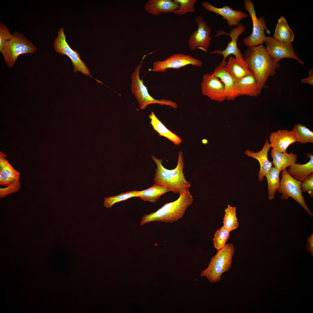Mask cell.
Returning <instances> with one entry per match:
<instances>
[{"instance_id": "cell-1", "label": "cell", "mask_w": 313, "mask_h": 313, "mask_svg": "<svg viewBox=\"0 0 313 313\" xmlns=\"http://www.w3.org/2000/svg\"><path fill=\"white\" fill-rule=\"evenodd\" d=\"M244 59L248 69L253 74L261 92L268 78L274 75L276 70L280 67L270 57L262 45L248 47L244 51Z\"/></svg>"}, {"instance_id": "cell-2", "label": "cell", "mask_w": 313, "mask_h": 313, "mask_svg": "<svg viewBox=\"0 0 313 313\" xmlns=\"http://www.w3.org/2000/svg\"><path fill=\"white\" fill-rule=\"evenodd\" d=\"M183 154L182 151H180L177 166L172 170L165 168L162 165V159H158L152 155V158L157 166L154 179L155 183L165 186L175 193L180 194L189 189L191 185L186 180L183 173L184 163Z\"/></svg>"}, {"instance_id": "cell-3", "label": "cell", "mask_w": 313, "mask_h": 313, "mask_svg": "<svg viewBox=\"0 0 313 313\" xmlns=\"http://www.w3.org/2000/svg\"><path fill=\"white\" fill-rule=\"evenodd\" d=\"M179 194V197L176 201L165 204L154 212L143 216L140 225L154 221L172 223L180 219L193 199L189 189L185 190Z\"/></svg>"}, {"instance_id": "cell-4", "label": "cell", "mask_w": 313, "mask_h": 313, "mask_svg": "<svg viewBox=\"0 0 313 313\" xmlns=\"http://www.w3.org/2000/svg\"><path fill=\"white\" fill-rule=\"evenodd\" d=\"M235 250L232 244H226L212 257L208 267L202 271L200 276L206 277L211 283L220 281L222 274L228 271L232 266Z\"/></svg>"}, {"instance_id": "cell-5", "label": "cell", "mask_w": 313, "mask_h": 313, "mask_svg": "<svg viewBox=\"0 0 313 313\" xmlns=\"http://www.w3.org/2000/svg\"><path fill=\"white\" fill-rule=\"evenodd\" d=\"M0 49L7 65L10 68L15 64L18 57L24 54L36 52L37 48L22 33L17 31Z\"/></svg>"}, {"instance_id": "cell-6", "label": "cell", "mask_w": 313, "mask_h": 313, "mask_svg": "<svg viewBox=\"0 0 313 313\" xmlns=\"http://www.w3.org/2000/svg\"><path fill=\"white\" fill-rule=\"evenodd\" d=\"M147 55L143 56L140 64L136 68L131 76L132 93L136 98L140 108L141 109H145L150 104L156 103L168 105L173 108H177V105L174 102L164 99L159 100L153 98L149 94L147 88L144 85L143 80L140 79V70L142 62Z\"/></svg>"}, {"instance_id": "cell-7", "label": "cell", "mask_w": 313, "mask_h": 313, "mask_svg": "<svg viewBox=\"0 0 313 313\" xmlns=\"http://www.w3.org/2000/svg\"><path fill=\"white\" fill-rule=\"evenodd\" d=\"M281 171L280 185L277 190L279 193L282 194L281 198L287 200L289 197H292L311 216H313V214L306 205L302 194L301 188V182L293 178L286 169Z\"/></svg>"}, {"instance_id": "cell-8", "label": "cell", "mask_w": 313, "mask_h": 313, "mask_svg": "<svg viewBox=\"0 0 313 313\" xmlns=\"http://www.w3.org/2000/svg\"><path fill=\"white\" fill-rule=\"evenodd\" d=\"M245 29L244 25L239 23L237 26L232 28L229 33H226L221 30L217 31L215 36L227 35L230 36L231 40L228 43L225 49L223 50H215L210 53L212 54H217L223 55V59L221 63H223L226 62L225 60L231 54L233 55L239 64L244 68L248 71H250L245 63L243 54L240 49L238 48L237 45L238 38L239 36L244 32Z\"/></svg>"}, {"instance_id": "cell-9", "label": "cell", "mask_w": 313, "mask_h": 313, "mask_svg": "<svg viewBox=\"0 0 313 313\" xmlns=\"http://www.w3.org/2000/svg\"><path fill=\"white\" fill-rule=\"evenodd\" d=\"M57 33L53 44L55 51L61 55L67 56L70 59L74 67V72L79 71L83 74L91 77L90 70L81 60L79 53L77 50L72 49L67 42L63 27L61 28Z\"/></svg>"}, {"instance_id": "cell-10", "label": "cell", "mask_w": 313, "mask_h": 313, "mask_svg": "<svg viewBox=\"0 0 313 313\" xmlns=\"http://www.w3.org/2000/svg\"><path fill=\"white\" fill-rule=\"evenodd\" d=\"M244 7L251 16L253 28L251 34L243 39L244 44L247 47L255 46L262 44L266 36L265 34L264 31L267 30L266 22L263 17L261 16L259 18L257 17L254 3L251 0L244 1Z\"/></svg>"}, {"instance_id": "cell-11", "label": "cell", "mask_w": 313, "mask_h": 313, "mask_svg": "<svg viewBox=\"0 0 313 313\" xmlns=\"http://www.w3.org/2000/svg\"><path fill=\"white\" fill-rule=\"evenodd\" d=\"M202 61L191 56L183 53L172 54L163 61L154 62L152 70L153 72H165L170 68L179 69L188 65L200 67Z\"/></svg>"}, {"instance_id": "cell-12", "label": "cell", "mask_w": 313, "mask_h": 313, "mask_svg": "<svg viewBox=\"0 0 313 313\" xmlns=\"http://www.w3.org/2000/svg\"><path fill=\"white\" fill-rule=\"evenodd\" d=\"M264 43L266 45V50L276 62L279 63L283 59L289 58L296 59L302 65L304 64L296 54L291 43L279 41L272 36H266Z\"/></svg>"}, {"instance_id": "cell-13", "label": "cell", "mask_w": 313, "mask_h": 313, "mask_svg": "<svg viewBox=\"0 0 313 313\" xmlns=\"http://www.w3.org/2000/svg\"><path fill=\"white\" fill-rule=\"evenodd\" d=\"M195 21L198 28L196 30L193 31L189 38L188 41L189 47L193 50L198 48L207 52L212 39L210 36L211 28L207 26L206 21H204L203 18L200 15L196 17Z\"/></svg>"}, {"instance_id": "cell-14", "label": "cell", "mask_w": 313, "mask_h": 313, "mask_svg": "<svg viewBox=\"0 0 313 313\" xmlns=\"http://www.w3.org/2000/svg\"><path fill=\"white\" fill-rule=\"evenodd\" d=\"M201 89L202 94L212 100L221 102L226 100L224 85L213 73L203 75Z\"/></svg>"}, {"instance_id": "cell-15", "label": "cell", "mask_w": 313, "mask_h": 313, "mask_svg": "<svg viewBox=\"0 0 313 313\" xmlns=\"http://www.w3.org/2000/svg\"><path fill=\"white\" fill-rule=\"evenodd\" d=\"M201 5L208 11L222 16L224 20H226L227 24L230 27L237 26L241 20L248 17L247 14L241 10H233L229 5L218 8L213 6L207 1L203 2Z\"/></svg>"}, {"instance_id": "cell-16", "label": "cell", "mask_w": 313, "mask_h": 313, "mask_svg": "<svg viewBox=\"0 0 313 313\" xmlns=\"http://www.w3.org/2000/svg\"><path fill=\"white\" fill-rule=\"evenodd\" d=\"M225 65L221 63L215 68L213 74L223 83L224 86L226 100L233 101L240 95L236 80L225 67Z\"/></svg>"}, {"instance_id": "cell-17", "label": "cell", "mask_w": 313, "mask_h": 313, "mask_svg": "<svg viewBox=\"0 0 313 313\" xmlns=\"http://www.w3.org/2000/svg\"><path fill=\"white\" fill-rule=\"evenodd\" d=\"M270 148L279 152H286L288 147L297 142L296 137L292 130H279L271 132L269 137Z\"/></svg>"}, {"instance_id": "cell-18", "label": "cell", "mask_w": 313, "mask_h": 313, "mask_svg": "<svg viewBox=\"0 0 313 313\" xmlns=\"http://www.w3.org/2000/svg\"><path fill=\"white\" fill-rule=\"evenodd\" d=\"M270 148L268 140L266 139L262 149L259 151L255 152L249 150H246L245 154L247 156L257 159L260 165V170L258 175L260 182L263 181L264 178L272 167V163L268 159V152Z\"/></svg>"}, {"instance_id": "cell-19", "label": "cell", "mask_w": 313, "mask_h": 313, "mask_svg": "<svg viewBox=\"0 0 313 313\" xmlns=\"http://www.w3.org/2000/svg\"><path fill=\"white\" fill-rule=\"evenodd\" d=\"M179 7V4L171 0H149L145 6L146 12L155 16L162 13L173 12Z\"/></svg>"}, {"instance_id": "cell-20", "label": "cell", "mask_w": 313, "mask_h": 313, "mask_svg": "<svg viewBox=\"0 0 313 313\" xmlns=\"http://www.w3.org/2000/svg\"><path fill=\"white\" fill-rule=\"evenodd\" d=\"M236 81L240 96L256 97L260 94L261 92L253 75H248Z\"/></svg>"}, {"instance_id": "cell-21", "label": "cell", "mask_w": 313, "mask_h": 313, "mask_svg": "<svg viewBox=\"0 0 313 313\" xmlns=\"http://www.w3.org/2000/svg\"><path fill=\"white\" fill-rule=\"evenodd\" d=\"M307 156L310 159L307 163L301 164L295 163L289 166L287 170L293 178L301 182L313 172V155L309 153Z\"/></svg>"}, {"instance_id": "cell-22", "label": "cell", "mask_w": 313, "mask_h": 313, "mask_svg": "<svg viewBox=\"0 0 313 313\" xmlns=\"http://www.w3.org/2000/svg\"><path fill=\"white\" fill-rule=\"evenodd\" d=\"M150 124L154 130L161 136L164 137L176 145L182 143L181 139L177 135L171 131L158 119L154 112H152L149 115Z\"/></svg>"}, {"instance_id": "cell-23", "label": "cell", "mask_w": 313, "mask_h": 313, "mask_svg": "<svg viewBox=\"0 0 313 313\" xmlns=\"http://www.w3.org/2000/svg\"><path fill=\"white\" fill-rule=\"evenodd\" d=\"M271 154L272 164L275 168L281 171L295 163L297 157L296 155L292 153L280 152L273 149Z\"/></svg>"}, {"instance_id": "cell-24", "label": "cell", "mask_w": 313, "mask_h": 313, "mask_svg": "<svg viewBox=\"0 0 313 313\" xmlns=\"http://www.w3.org/2000/svg\"><path fill=\"white\" fill-rule=\"evenodd\" d=\"M272 36L276 40L284 43H291L293 41L294 34L283 16L281 17L278 20L274 33Z\"/></svg>"}, {"instance_id": "cell-25", "label": "cell", "mask_w": 313, "mask_h": 313, "mask_svg": "<svg viewBox=\"0 0 313 313\" xmlns=\"http://www.w3.org/2000/svg\"><path fill=\"white\" fill-rule=\"evenodd\" d=\"M170 191L167 187L155 183L150 188L139 191V197L144 201L155 203L161 195Z\"/></svg>"}, {"instance_id": "cell-26", "label": "cell", "mask_w": 313, "mask_h": 313, "mask_svg": "<svg viewBox=\"0 0 313 313\" xmlns=\"http://www.w3.org/2000/svg\"><path fill=\"white\" fill-rule=\"evenodd\" d=\"M281 172L275 167H272L265 176L268 185V198L269 200L274 199L276 192L280 186Z\"/></svg>"}, {"instance_id": "cell-27", "label": "cell", "mask_w": 313, "mask_h": 313, "mask_svg": "<svg viewBox=\"0 0 313 313\" xmlns=\"http://www.w3.org/2000/svg\"><path fill=\"white\" fill-rule=\"evenodd\" d=\"M225 67L230 72L236 80L248 75H253L250 71L244 68L234 57L232 56L229 58Z\"/></svg>"}, {"instance_id": "cell-28", "label": "cell", "mask_w": 313, "mask_h": 313, "mask_svg": "<svg viewBox=\"0 0 313 313\" xmlns=\"http://www.w3.org/2000/svg\"><path fill=\"white\" fill-rule=\"evenodd\" d=\"M236 207L228 205L225 210L223 227L229 232L237 229L239 223L236 217Z\"/></svg>"}, {"instance_id": "cell-29", "label": "cell", "mask_w": 313, "mask_h": 313, "mask_svg": "<svg viewBox=\"0 0 313 313\" xmlns=\"http://www.w3.org/2000/svg\"><path fill=\"white\" fill-rule=\"evenodd\" d=\"M292 131L295 134L297 142L301 144L313 143V132L301 123L295 124Z\"/></svg>"}, {"instance_id": "cell-30", "label": "cell", "mask_w": 313, "mask_h": 313, "mask_svg": "<svg viewBox=\"0 0 313 313\" xmlns=\"http://www.w3.org/2000/svg\"><path fill=\"white\" fill-rule=\"evenodd\" d=\"M139 191L134 190L123 192L113 196L107 197L104 199V206L106 208H110L116 203L127 200L132 197H139Z\"/></svg>"}, {"instance_id": "cell-31", "label": "cell", "mask_w": 313, "mask_h": 313, "mask_svg": "<svg viewBox=\"0 0 313 313\" xmlns=\"http://www.w3.org/2000/svg\"><path fill=\"white\" fill-rule=\"evenodd\" d=\"M5 156L0 153V172L3 174L14 180H19L20 173L14 169L5 158Z\"/></svg>"}, {"instance_id": "cell-32", "label": "cell", "mask_w": 313, "mask_h": 313, "mask_svg": "<svg viewBox=\"0 0 313 313\" xmlns=\"http://www.w3.org/2000/svg\"><path fill=\"white\" fill-rule=\"evenodd\" d=\"M229 231L223 226L215 232L213 239L214 247L219 251L226 244L230 236Z\"/></svg>"}, {"instance_id": "cell-33", "label": "cell", "mask_w": 313, "mask_h": 313, "mask_svg": "<svg viewBox=\"0 0 313 313\" xmlns=\"http://www.w3.org/2000/svg\"><path fill=\"white\" fill-rule=\"evenodd\" d=\"M179 4V8L173 13L179 16L182 15L188 12L194 13L195 11L194 5L197 0H173Z\"/></svg>"}, {"instance_id": "cell-34", "label": "cell", "mask_w": 313, "mask_h": 313, "mask_svg": "<svg viewBox=\"0 0 313 313\" xmlns=\"http://www.w3.org/2000/svg\"><path fill=\"white\" fill-rule=\"evenodd\" d=\"M21 183L19 180H15L9 185L4 188H0V197L1 198L18 192L20 189Z\"/></svg>"}, {"instance_id": "cell-35", "label": "cell", "mask_w": 313, "mask_h": 313, "mask_svg": "<svg viewBox=\"0 0 313 313\" xmlns=\"http://www.w3.org/2000/svg\"><path fill=\"white\" fill-rule=\"evenodd\" d=\"M301 188L302 192H307L310 197H313V172L301 182Z\"/></svg>"}, {"instance_id": "cell-36", "label": "cell", "mask_w": 313, "mask_h": 313, "mask_svg": "<svg viewBox=\"0 0 313 313\" xmlns=\"http://www.w3.org/2000/svg\"><path fill=\"white\" fill-rule=\"evenodd\" d=\"M8 28L2 22L0 23V49L12 37Z\"/></svg>"}, {"instance_id": "cell-37", "label": "cell", "mask_w": 313, "mask_h": 313, "mask_svg": "<svg viewBox=\"0 0 313 313\" xmlns=\"http://www.w3.org/2000/svg\"><path fill=\"white\" fill-rule=\"evenodd\" d=\"M12 179L3 174L0 172V185H1L8 186L14 181Z\"/></svg>"}, {"instance_id": "cell-38", "label": "cell", "mask_w": 313, "mask_h": 313, "mask_svg": "<svg viewBox=\"0 0 313 313\" xmlns=\"http://www.w3.org/2000/svg\"><path fill=\"white\" fill-rule=\"evenodd\" d=\"M301 82L302 83H307L311 85H313V69L310 70L309 72L308 76L305 78L301 79Z\"/></svg>"}, {"instance_id": "cell-39", "label": "cell", "mask_w": 313, "mask_h": 313, "mask_svg": "<svg viewBox=\"0 0 313 313\" xmlns=\"http://www.w3.org/2000/svg\"><path fill=\"white\" fill-rule=\"evenodd\" d=\"M306 249L308 251L313 255V234H312L307 239Z\"/></svg>"}]
</instances>
